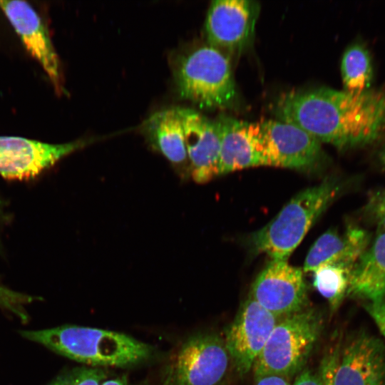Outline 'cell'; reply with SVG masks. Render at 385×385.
Listing matches in <instances>:
<instances>
[{"instance_id": "1", "label": "cell", "mask_w": 385, "mask_h": 385, "mask_svg": "<svg viewBox=\"0 0 385 385\" xmlns=\"http://www.w3.org/2000/svg\"><path fill=\"white\" fill-rule=\"evenodd\" d=\"M276 113L279 120L341 150L370 146L385 138V92L379 89L358 93L327 87L291 91L280 97Z\"/></svg>"}, {"instance_id": "2", "label": "cell", "mask_w": 385, "mask_h": 385, "mask_svg": "<svg viewBox=\"0 0 385 385\" xmlns=\"http://www.w3.org/2000/svg\"><path fill=\"white\" fill-rule=\"evenodd\" d=\"M21 335L91 367L132 368L157 356L155 348L146 342L125 333L96 327L63 325L23 330Z\"/></svg>"}, {"instance_id": "3", "label": "cell", "mask_w": 385, "mask_h": 385, "mask_svg": "<svg viewBox=\"0 0 385 385\" xmlns=\"http://www.w3.org/2000/svg\"><path fill=\"white\" fill-rule=\"evenodd\" d=\"M340 189L336 179L329 178L296 195L271 221L252 234L254 251L272 260H287Z\"/></svg>"}, {"instance_id": "4", "label": "cell", "mask_w": 385, "mask_h": 385, "mask_svg": "<svg viewBox=\"0 0 385 385\" xmlns=\"http://www.w3.org/2000/svg\"><path fill=\"white\" fill-rule=\"evenodd\" d=\"M173 76L180 97L201 108H228L237 98L228 56L209 45L180 56Z\"/></svg>"}, {"instance_id": "5", "label": "cell", "mask_w": 385, "mask_h": 385, "mask_svg": "<svg viewBox=\"0 0 385 385\" xmlns=\"http://www.w3.org/2000/svg\"><path fill=\"white\" fill-rule=\"evenodd\" d=\"M230 357L224 339L198 332L180 339L163 359L155 385H220Z\"/></svg>"}, {"instance_id": "6", "label": "cell", "mask_w": 385, "mask_h": 385, "mask_svg": "<svg viewBox=\"0 0 385 385\" xmlns=\"http://www.w3.org/2000/svg\"><path fill=\"white\" fill-rule=\"evenodd\" d=\"M322 328V319L314 309H304L282 317L254 364L255 377L294 375L308 359Z\"/></svg>"}, {"instance_id": "7", "label": "cell", "mask_w": 385, "mask_h": 385, "mask_svg": "<svg viewBox=\"0 0 385 385\" xmlns=\"http://www.w3.org/2000/svg\"><path fill=\"white\" fill-rule=\"evenodd\" d=\"M332 385H385V344L361 332L324 362Z\"/></svg>"}, {"instance_id": "8", "label": "cell", "mask_w": 385, "mask_h": 385, "mask_svg": "<svg viewBox=\"0 0 385 385\" xmlns=\"http://www.w3.org/2000/svg\"><path fill=\"white\" fill-rule=\"evenodd\" d=\"M281 319L250 297L241 304L223 338L230 360L240 375H245L252 369Z\"/></svg>"}, {"instance_id": "9", "label": "cell", "mask_w": 385, "mask_h": 385, "mask_svg": "<svg viewBox=\"0 0 385 385\" xmlns=\"http://www.w3.org/2000/svg\"><path fill=\"white\" fill-rule=\"evenodd\" d=\"M250 297L282 318L307 304V288L301 269L287 260H272L253 282Z\"/></svg>"}, {"instance_id": "10", "label": "cell", "mask_w": 385, "mask_h": 385, "mask_svg": "<svg viewBox=\"0 0 385 385\" xmlns=\"http://www.w3.org/2000/svg\"><path fill=\"white\" fill-rule=\"evenodd\" d=\"M86 140L53 144L16 136H0V175L9 180H29L61 159L84 147Z\"/></svg>"}, {"instance_id": "11", "label": "cell", "mask_w": 385, "mask_h": 385, "mask_svg": "<svg viewBox=\"0 0 385 385\" xmlns=\"http://www.w3.org/2000/svg\"><path fill=\"white\" fill-rule=\"evenodd\" d=\"M259 12L254 1H212L205 21L208 45L227 56L240 53L251 42Z\"/></svg>"}, {"instance_id": "12", "label": "cell", "mask_w": 385, "mask_h": 385, "mask_svg": "<svg viewBox=\"0 0 385 385\" xmlns=\"http://www.w3.org/2000/svg\"><path fill=\"white\" fill-rule=\"evenodd\" d=\"M220 138L219 175L256 166H269L267 143L259 122L220 115L215 120Z\"/></svg>"}, {"instance_id": "13", "label": "cell", "mask_w": 385, "mask_h": 385, "mask_svg": "<svg viewBox=\"0 0 385 385\" xmlns=\"http://www.w3.org/2000/svg\"><path fill=\"white\" fill-rule=\"evenodd\" d=\"M6 15L24 45L40 63L56 91L64 92L58 55L48 29L36 11L25 1H0Z\"/></svg>"}, {"instance_id": "14", "label": "cell", "mask_w": 385, "mask_h": 385, "mask_svg": "<svg viewBox=\"0 0 385 385\" xmlns=\"http://www.w3.org/2000/svg\"><path fill=\"white\" fill-rule=\"evenodd\" d=\"M259 123L266 140L269 166L308 170L322 162L321 143L302 128L279 120Z\"/></svg>"}, {"instance_id": "15", "label": "cell", "mask_w": 385, "mask_h": 385, "mask_svg": "<svg viewBox=\"0 0 385 385\" xmlns=\"http://www.w3.org/2000/svg\"><path fill=\"white\" fill-rule=\"evenodd\" d=\"M182 119L189 176L205 183L219 175L220 138L214 120L198 111L178 108Z\"/></svg>"}, {"instance_id": "16", "label": "cell", "mask_w": 385, "mask_h": 385, "mask_svg": "<svg viewBox=\"0 0 385 385\" xmlns=\"http://www.w3.org/2000/svg\"><path fill=\"white\" fill-rule=\"evenodd\" d=\"M371 241L369 235L359 227H349L343 234L329 230L310 248L303 270L313 272L325 265H340L354 268Z\"/></svg>"}, {"instance_id": "17", "label": "cell", "mask_w": 385, "mask_h": 385, "mask_svg": "<svg viewBox=\"0 0 385 385\" xmlns=\"http://www.w3.org/2000/svg\"><path fill=\"white\" fill-rule=\"evenodd\" d=\"M143 132L151 147L162 154L183 178L189 176V163L178 108L152 114L144 122Z\"/></svg>"}, {"instance_id": "18", "label": "cell", "mask_w": 385, "mask_h": 385, "mask_svg": "<svg viewBox=\"0 0 385 385\" xmlns=\"http://www.w3.org/2000/svg\"><path fill=\"white\" fill-rule=\"evenodd\" d=\"M347 295L366 302L385 298L384 230H379L355 264Z\"/></svg>"}, {"instance_id": "19", "label": "cell", "mask_w": 385, "mask_h": 385, "mask_svg": "<svg viewBox=\"0 0 385 385\" xmlns=\"http://www.w3.org/2000/svg\"><path fill=\"white\" fill-rule=\"evenodd\" d=\"M341 71L344 91L358 93L369 89L373 68L369 51L360 44L349 47L342 57Z\"/></svg>"}, {"instance_id": "20", "label": "cell", "mask_w": 385, "mask_h": 385, "mask_svg": "<svg viewBox=\"0 0 385 385\" xmlns=\"http://www.w3.org/2000/svg\"><path fill=\"white\" fill-rule=\"evenodd\" d=\"M353 268L340 265H325L313 272V286L327 299L332 310H337L347 295Z\"/></svg>"}, {"instance_id": "21", "label": "cell", "mask_w": 385, "mask_h": 385, "mask_svg": "<svg viewBox=\"0 0 385 385\" xmlns=\"http://www.w3.org/2000/svg\"><path fill=\"white\" fill-rule=\"evenodd\" d=\"M108 376L107 369L82 366L64 371L48 385H102Z\"/></svg>"}, {"instance_id": "22", "label": "cell", "mask_w": 385, "mask_h": 385, "mask_svg": "<svg viewBox=\"0 0 385 385\" xmlns=\"http://www.w3.org/2000/svg\"><path fill=\"white\" fill-rule=\"evenodd\" d=\"M36 297L12 290L0 284V307L13 314L22 322L29 320L26 305Z\"/></svg>"}, {"instance_id": "23", "label": "cell", "mask_w": 385, "mask_h": 385, "mask_svg": "<svg viewBox=\"0 0 385 385\" xmlns=\"http://www.w3.org/2000/svg\"><path fill=\"white\" fill-rule=\"evenodd\" d=\"M368 212L380 230L385 231V190L374 195L368 205Z\"/></svg>"}, {"instance_id": "24", "label": "cell", "mask_w": 385, "mask_h": 385, "mask_svg": "<svg viewBox=\"0 0 385 385\" xmlns=\"http://www.w3.org/2000/svg\"><path fill=\"white\" fill-rule=\"evenodd\" d=\"M366 302V311L375 322L380 333L385 337V298Z\"/></svg>"}, {"instance_id": "25", "label": "cell", "mask_w": 385, "mask_h": 385, "mask_svg": "<svg viewBox=\"0 0 385 385\" xmlns=\"http://www.w3.org/2000/svg\"><path fill=\"white\" fill-rule=\"evenodd\" d=\"M293 385H323V383L320 374L305 369L297 376Z\"/></svg>"}, {"instance_id": "26", "label": "cell", "mask_w": 385, "mask_h": 385, "mask_svg": "<svg viewBox=\"0 0 385 385\" xmlns=\"http://www.w3.org/2000/svg\"><path fill=\"white\" fill-rule=\"evenodd\" d=\"M255 385H289L287 377L277 374L256 376Z\"/></svg>"}, {"instance_id": "27", "label": "cell", "mask_w": 385, "mask_h": 385, "mask_svg": "<svg viewBox=\"0 0 385 385\" xmlns=\"http://www.w3.org/2000/svg\"><path fill=\"white\" fill-rule=\"evenodd\" d=\"M102 385H134L131 383L127 376L119 375L116 376H108Z\"/></svg>"}, {"instance_id": "28", "label": "cell", "mask_w": 385, "mask_h": 385, "mask_svg": "<svg viewBox=\"0 0 385 385\" xmlns=\"http://www.w3.org/2000/svg\"><path fill=\"white\" fill-rule=\"evenodd\" d=\"M320 374L322 376L323 385H332L329 371L324 363L322 366Z\"/></svg>"}, {"instance_id": "29", "label": "cell", "mask_w": 385, "mask_h": 385, "mask_svg": "<svg viewBox=\"0 0 385 385\" xmlns=\"http://www.w3.org/2000/svg\"><path fill=\"white\" fill-rule=\"evenodd\" d=\"M380 158L385 168V148L383 149V150L380 153Z\"/></svg>"}, {"instance_id": "30", "label": "cell", "mask_w": 385, "mask_h": 385, "mask_svg": "<svg viewBox=\"0 0 385 385\" xmlns=\"http://www.w3.org/2000/svg\"><path fill=\"white\" fill-rule=\"evenodd\" d=\"M1 219H2V205L0 201V224H1Z\"/></svg>"}]
</instances>
